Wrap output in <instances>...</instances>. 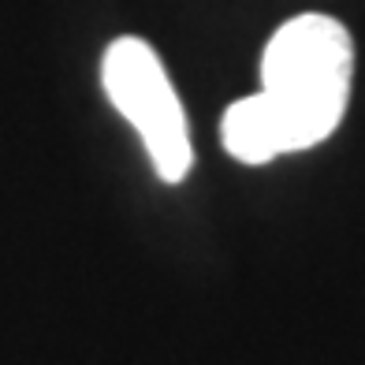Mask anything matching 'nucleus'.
<instances>
[{"label":"nucleus","mask_w":365,"mask_h":365,"mask_svg":"<svg viewBox=\"0 0 365 365\" xmlns=\"http://www.w3.org/2000/svg\"><path fill=\"white\" fill-rule=\"evenodd\" d=\"M354 78V41L331 15H294L261 56V97L276 112L287 153L321 145L346 115Z\"/></svg>","instance_id":"1"},{"label":"nucleus","mask_w":365,"mask_h":365,"mask_svg":"<svg viewBox=\"0 0 365 365\" xmlns=\"http://www.w3.org/2000/svg\"><path fill=\"white\" fill-rule=\"evenodd\" d=\"M101 86L112 108L138 130L157 179L182 182L194 168L187 112L164 60L142 38H115L101 56Z\"/></svg>","instance_id":"2"},{"label":"nucleus","mask_w":365,"mask_h":365,"mask_svg":"<svg viewBox=\"0 0 365 365\" xmlns=\"http://www.w3.org/2000/svg\"><path fill=\"white\" fill-rule=\"evenodd\" d=\"M220 138H224V149L239 164H269L287 153L284 127H279L276 112L269 108V101L261 93L239 97V101L227 105L220 120Z\"/></svg>","instance_id":"3"}]
</instances>
